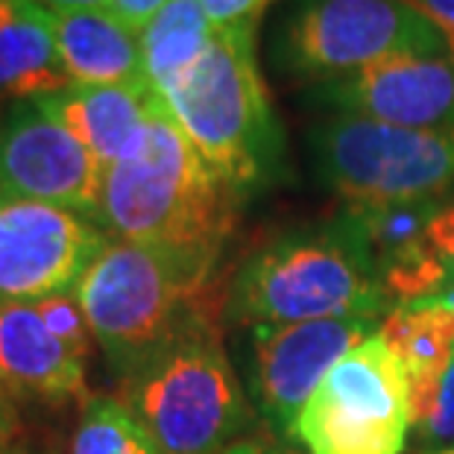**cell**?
<instances>
[{"label": "cell", "instance_id": "obj_1", "mask_svg": "<svg viewBox=\"0 0 454 454\" xmlns=\"http://www.w3.org/2000/svg\"><path fill=\"white\" fill-rule=\"evenodd\" d=\"M238 208L240 200L208 170L161 100L141 141L106 170L100 223L112 238L217 270Z\"/></svg>", "mask_w": 454, "mask_h": 454}, {"label": "cell", "instance_id": "obj_2", "mask_svg": "<svg viewBox=\"0 0 454 454\" xmlns=\"http://www.w3.org/2000/svg\"><path fill=\"white\" fill-rule=\"evenodd\" d=\"M387 311L379 264L349 211L255 249L238 267L223 302L226 320L249 328Z\"/></svg>", "mask_w": 454, "mask_h": 454}, {"label": "cell", "instance_id": "obj_3", "mask_svg": "<svg viewBox=\"0 0 454 454\" xmlns=\"http://www.w3.org/2000/svg\"><path fill=\"white\" fill-rule=\"evenodd\" d=\"M191 147L240 202L282 179L285 138L255 62V30H217L159 91Z\"/></svg>", "mask_w": 454, "mask_h": 454}, {"label": "cell", "instance_id": "obj_4", "mask_svg": "<svg viewBox=\"0 0 454 454\" xmlns=\"http://www.w3.org/2000/svg\"><path fill=\"white\" fill-rule=\"evenodd\" d=\"M123 402L164 454H223L249 425L244 384L206 302L123 381Z\"/></svg>", "mask_w": 454, "mask_h": 454}, {"label": "cell", "instance_id": "obj_5", "mask_svg": "<svg viewBox=\"0 0 454 454\" xmlns=\"http://www.w3.org/2000/svg\"><path fill=\"white\" fill-rule=\"evenodd\" d=\"M211 278L215 270L197 261L109 235L74 294L112 372L127 381L202 305Z\"/></svg>", "mask_w": 454, "mask_h": 454}, {"label": "cell", "instance_id": "obj_6", "mask_svg": "<svg viewBox=\"0 0 454 454\" xmlns=\"http://www.w3.org/2000/svg\"><path fill=\"white\" fill-rule=\"evenodd\" d=\"M317 173L352 208L442 200L454 188V132L334 114L311 132Z\"/></svg>", "mask_w": 454, "mask_h": 454}, {"label": "cell", "instance_id": "obj_7", "mask_svg": "<svg viewBox=\"0 0 454 454\" xmlns=\"http://www.w3.org/2000/svg\"><path fill=\"white\" fill-rule=\"evenodd\" d=\"M446 38L408 0H296L278 62L314 85L404 53H442Z\"/></svg>", "mask_w": 454, "mask_h": 454}, {"label": "cell", "instance_id": "obj_8", "mask_svg": "<svg viewBox=\"0 0 454 454\" xmlns=\"http://www.w3.org/2000/svg\"><path fill=\"white\" fill-rule=\"evenodd\" d=\"M411 431L408 375L381 334L340 357L296 419L308 454H402Z\"/></svg>", "mask_w": 454, "mask_h": 454}, {"label": "cell", "instance_id": "obj_9", "mask_svg": "<svg viewBox=\"0 0 454 454\" xmlns=\"http://www.w3.org/2000/svg\"><path fill=\"white\" fill-rule=\"evenodd\" d=\"M109 231L35 200L0 197V308L74 294Z\"/></svg>", "mask_w": 454, "mask_h": 454}, {"label": "cell", "instance_id": "obj_10", "mask_svg": "<svg viewBox=\"0 0 454 454\" xmlns=\"http://www.w3.org/2000/svg\"><path fill=\"white\" fill-rule=\"evenodd\" d=\"M384 317H325L258 325L249 340V393L278 440H296V419L328 370L379 334Z\"/></svg>", "mask_w": 454, "mask_h": 454}, {"label": "cell", "instance_id": "obj_11", "mask_svg": "<svg viewBox=\"0 0 454 454\" xmlns=\"http://www.w3.org/2000/svg\"><path fill=\"white\" fill-rule=\"evenodd\" d=\"M106 168L38 100H18L0 129V188L98 223Z\"/></svg>", "mask_w": 454, "mask_h": 454}, {"label": "cell", "instance_id": "obj_12", "mask_svg": "<svg viewBox=\"0 0 454 454\" xmlns=\"http://www.w3.org/2000/svg\"><path fill=\"white\" fill-rule=\"evenodd\" d=\"M311 100L352 114L419 132H454V53H404L343 80L314 85Z\"/></svg>", "mask_w": 454, "mask_h": 454}, {"label": "cell", "instance_id": "obj_13", "mask_svg": "<svg viewBox=\"0 0 454 454\" xmlns=\"http://www.w3.org/2000/svg\"><path fill=\"white\" fill-rule=\"evenodd\" d=\"M89 355L62 340L38 305L0 308V390L12 399L85 402Z\"/></svg>", "mask_w": 454, "mask_h": 454}, {"label": "cell", "instance_id": "obj_14", "mask_svg": "<svg viewBox=\"0 0 454 454\" xmlns=\"http://www.w3.org/2000/svg\"><path fill=\"white\" fill-rule=\"evenodd\" d=\"M35 100L109 170L141 141L147 123L161 106V94L150 82L67 85Z\"/></svg>", "mask_w": 454, "mask_h": 454}, {"label": "cell", "instance_id": "obj_15", "mask_svg": "<svg viewBox=\"0 0 454 454\" xmlns=\"http://www.w3.org/2000/svg\"><path fill=\"white\" fill-rule=\"evenodd\" d=\"M67 85L53 12L35 0H0V98L35 100Z\"/></svg>", "mask_w": 454, "mask_h": 454}, {"label": "cell", "instance_id": "obj_16", "mask_svg": "<svg viewBox=\"0 0 454 454\" xmlns=\"http://www.w3.org/2000/svg\"><path fill=\"white\" fill-rule=\"evenodd\" d=\"M56 18V42L71 85H135L144 80L141 38L106 9H74Z\"/></svg>", "mask_w": 454, "mask_h": 454}, {"label": "cell", "instance_id": "obj_17", "mask_svg": "<svg viewBox=\"0 0 454 454\" xmlns=\"http://www.w3.org/2000/svg\"><path fill=\"white\" fill-rule=\"evenodd\" d=\"M379 334L404 366L417 428L428 417L442 375L454 361V314L428 302L399 305L384 314Z\"/></svg>", "mask_w": 454, "mask_h": 454}, {"label": "cell", "instance_id": "obj_18", "mask_svg": "<svg viewBox=\"0 0 454 454\" xmlns=\"http://www.w3.org/2000/svg\"><path fill=\"white\" fill-rule=\"evenodd\" d=\"M379 273L390 308L454 291V200H442L419 238Z\"/></svg>", "mask_w": 454, "mask_h": 454}, {"label": "cell", "instance_id": "obj_19", "mask_svg": "<svg viewBox=\"0 0 454 454\" xmlns=\"http://www.w3.org/2000/svg\"><path fill=\"white\" fill-rule=\"evenodd\" d=\"M215 33L197 0H170L138 33L144 80L161 91L208 51Z\"/></svg>", "mask_w": 454, "mask_h": 454}, {"label": "cell", "instance_id": "obj_20", "mask_svg": "<svg viewBox=\"0 0 454 454\" xmlns=\"http://www.w3.org/2000/svg\"><path fill=\"white\" fill-rule=\"evenodd\" d=\"M71 454H164L118 395H89L71 437Z\"/></svg>", "mask_w": 454, "mask_h": 454}, {"label": "cell", "instance_id": "obj_21", "mask_svg": "<svg viewBox=\"0 0 454 454\" xmlns=\"http://www.w3.org/2000/svg\"><path fill=\"white\" fill-rule=\"evenodd\" d=\"M413 431H417L419 442L428 451L454 446V361L449 364L446 375H442L428 417H425Z\"/></svg>", "mask_w": 454, "mask_h": 454}, {"label": "cell", "instance_id": "obj_22", "mask_svg": "<svg viewBox=\"0 0 454 454\" xmlns=\"http://www.w3.org/2000/svg\"><path fill=\"white\" fill-rule=\"evenodd\" d=\"M215 30H255L270 0H197Z\"/></svg>", "mask_w": 454, "mask_h": 454}, {"label": "cell", "instance_id": "obj_23", "mask_svg": "<svg viewBox=\"0 0 454 454\" xmlns=\"http://www.w3.org/2000/svg\"><path fill=\"white\" fill-rule=\"evenodd\" d=\"M168 4L170 0H109L103 9L118 18L123 27H129L132 33H141Z\"/></svg>", "mask_w": 454, "mask_h": 454}, {"label": "cell", "instance_id": "obj_24", "mask_svg": "<svg viewBox=\"0 0 454 454\" xmlns=\"http://www.w3.org/2000/svg\"><path fill=\"white\" fill-rule=\"evenodd\" d=\"M413 9L428 18V21L437 27L440 35L446 38L449 51L454 53V0H408Z\"/></svg>", "mask_w": 454, "mask_h": 454}, {"label": "cell", "instance_id": "obj_25", "mask_svg": "<svg viewBox=\"0 0 454 454\" xmlns=\"http://www.w3.org/2000/svg\"><path fill=\"white\" fill-rule=\"evenodd\" d=\"M15 434H18V411L12 404V395L0 390V449L12 446Z\"/></svg>", "mask_w": 454, "mask_h": 454}, {"label": "cell", "instance_id": "obj_26", "mask_svg": "<svg viewBox=\"0 0 454 454\" xmlns=\"http://www.w3.org/2000/svg\"><path fill=\"white\" fill-rule=\"evenodd\" d=\"M223 454H296L285 446H276V442H267V440H238Z\"/></svg>", "mask_w": 454, "mask_h": 454}, {"label": "cell", "instance_id": "obj_27", "mask_svg": "<svg viewBox=\"0 0 454 454\" xmlns=\"http://www.w3.org/2000/svg\"><path fill=\"white\" fill-rule=\"evenodd\" d=\"M35 4H42L47 12L59 15V12H74V9H100L109 0H35Z\"/></svg>", "mask_w": 454, "mask_h": 454}, {"label": "cell", "instance_id": "obj_28", "mask_svg": "<svg viewBox=\"0 0 454 454\" xmlns=\"http://www.w3.org/2000/svg\"><path fill=\"white\" fill-rule=\"evenodd\" d=\"M422 302L437 305V308H446V311H451V314H454V291L440 294V296H431V299H422Z\"/></svg>", "mask_w": 454, "mask_h": 454}, {"label": "cell", "instance_id": "obj_29", "mask_svg": "<svg viewBox=\"0 0 454 454\" xmlns=\"http://www.w3.org/2000/svg\"><path fill=\"white\" fill-rule=\"evenodd\" d=\"M0 454H42V451H35L30 446H18V442H12V446H4L0 449Z\"/></svg>", "mask_w": 454, "mask_h": 454}, {"label": "cell", "instance_id": "obj_30", "mask_svg": "<svg viewBox=\"0 0 454 454\" xmlns=\"http://www.w3.org/2000/svg\"><path fill=\"white\" fill-rule=\"evenodd\" d=\"M422 454H454V446H446V449H437V451H422Z\"/></svg>", "mask_w": 454, "mask_h": 454}, {"label": "cell", "instance_id": "obj_31", "mask_svg": "<svg viewBox=\"0 0 454 454\" xmlns=\"http://www.w3.org/2000/svg\"><path fill=\"white\" fill-rule=\"evenodd\" d=\"M0 197H4V188H0Z\"/></svg>", "mask_w": 454, "mask_h": 454}]
</instances>
